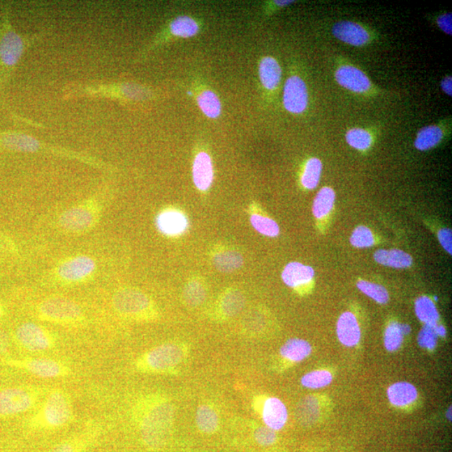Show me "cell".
<instances>
[{"mask_svg":"<svg viewBox=\"0 0 452 452\" xmlns=\"http://www.w3.org/2000/svg\"><path fill=\"white\" fill-rule=\"evenodd\" d=\"M175 408L162 396L151 395L135 407L142 441L150 449H161L170 440L175 423Z\"/></svg>","mask_w":452,"mask_h":452,"instance_id":"6da1fadb","label":"cell"},{"mask_svg":"<svg viewBox=\"0 0 452 452\" xmlns=\"http://www.w3.org/2000/svg\"><path fill=\"white\" fill-rule=\"evenodd\" d=\"M45 36V33L24 36L12 24L11 8L4 4L0 14V89L10 81L24 54Z\"/></svg>","mask_w":452,"mask_h":452,"instance_id":"7a4b0ae2","label":"cell"},{"mask_svg":"<svg viewBox=\"0 0 452 452\" xmlns=\"http://www.w3.org/2000/svg\"><path fill=\"white\" fill-rule=\"evenodd\" d=\"M152 93L146 87L130 82L71 83L62 91L65 100L96 97L119 101H140L150 99Z\"/></svg>","mask_w":452,"mask_h":452,"instance_id":"3957f363","label":"cell"},{"mask_svg":"<svg viewBox=\"0 0 452 452\" xmlns=\"http://www.w3.org/2000/svg\"><path fill=\"white\" fill-rule=\"evenodd\" d=\"M73 417L74 409L69 395L61 388H54L45 395L29 423L31 428L56 430L71 423Z\"/></svg>","mask_w":452,"mask_h":452,"instance_id":"277c9868","label":"cell"},{"mask_svg":"<svg viewBox=\"0 0 452 452\" xmlns=\"http://www.w3.org/2000/svg\"><path fill=\"white\" fill-rule=\"evenodd\" d=\"M186 357L184 346L166 343L157 346L137 358L135 367L145 374H164L178 367Z\"/></svg>","mask_w":452,"mask_h":452,"instance_id":"5b68a950","label":"cell"},{"mask_svg":"<svg viewBox=\"0 0 452 452\" xmlns=\"http://www.w3.org/2000/svg\"><path fill=\"white\" fill-rule=\"evenodd\" d=\"M36 316L45 322L62 326H78L84 320L81 306L73 300L61 297L41 301L36 306Z\"/></svg>","mask_w":452,"mask_h":452,"instance_id":"8992f818","label":"cell"},{"mask_svg":"<svg viewBox=\"0 0 452 452\" xmlns=\"http://www.w3.org/2000/svg\"><path fill=\"white\" fill-rule=\"evenodd\" d=\"M113 309L122 318L131 320H150L155 318L154 303L143 291L134 289H122L114 293Z\"/></svg>","mask_w":452,"mask_h":452,"instance_id":"52a82bcc","label":"cell"},{"mask_svg":"<svg viewBox=\"0 0 452 452\" xmlns=\"http://www.w3.org/2000/svg\"><path fill=\"white\" fill-rule=\"evenodd\" d=\"M43 391L31 386H12L0 391V418L27 413L39 404Z\"/></svg>","mask_w":452,"mask_h":452,"instance_id":"ba28073f","label":"cell"},{"mask_svg":"<svg viewBox=\"0 0 452 452\" xmlns=\"http://www.w3.org/2000/svg\"><path fill=\"white\" fill-rule=\"evenodd\" d=\"M4 365L25 372L35 377L45 379L68 377L73 371L66 363L46 357L6 358Z\"/></svg>","mask_w":452,"mask_h":452,"instance_id":"9c48e42d","label":"cell"},{"mask_svg":"<svg viewBox=\"0 0 452 452\" xmlns=\"http://www.w3.org/2000/svg\"><path fill=\"white\" fill-rule=\"evenodd\" d=\"M0 150L15 152V153L36 154L41 152H48L54 154L73 156L75 158H80L87 161L86 158L79 156L77 154H71L59 147H54L45 145L40 139L32 136V135L15 132V131H6L0 133Z\"/></svg>","mask_w":452,"mask_h":452,"instance_id":"30bf717a","label":"cell"},{"mask_svg":"<svg viewBox=\"0 0 452 452\" xmlns=\"http://www.w3.org/2000/svg\"><path fill=\"white\" fill-rule=\"evenodd\" d=\"M15 340L29 353H43L57 347V337L53 333L33 322L20 324L15 332Z\"/></svg>","mask_w":452,"mask_h":452,"instance_id":"8fae6325","label":"cell"},{"mask_svg":"<svg viewBox=\"0 0 452 452\" xmlns=\"http://www.w3.org/2000/svg\"><path fill=\"white\" fill-rule=\"evenodd\" d=\"M96 268V261L91 256L80 255L63 261L59 265L57 273L62 282L78 283L89 278Z\"/></svg>","mask_w":452,"mask_h":452,"instance_id":"7c38bea8","label":"cell"},{"mask_svg":"<svg viewBox=\"0 0 452 452\" xmlns=\"http://www.w3.org/2000/svg\"><path fill=\"white\" fill-rule=\"evenodd\" d=\"M91 205L73 206L65 210L59 218V224L62 229L70 232L90 230L97 219L96 210Z\"/></svg>","mask_w":452,"mask_h":452,"instance_id":"4fadbf2b","label":"cell"},{"mask_svg":"<svg viewBox=\"0 0 452 452\" xmlns=\"http://www.w3.org/2000/svg\"><path fill=\"white\" fill-rule=\"evenodd\" d=\"M283 105L291 113L305 112L308 105V92L305 82L298 75L286 80L283 90Z\"/></svg>","mask_w":452,"mask_h":452,"instance_id":"5bb4252c","label":"cell"},{"mask_svg":"<svg viewBox=\"0 0 452 452\" xmlns=\"http://www.w3.org/2000/svg\"><path fill=\"white\" fill-rule=\"evenodd\" d=\"M156 226L160 233L175 238L184 234L189 227V219L178 210L168 209L162 211L156 219Z\"/></svg>","mask_w":452,"mask_h":452,"instance_id":"9a60e30c","label":"cell"},{"mask_svg":"<svg viewBox=\"0 0 452 452\" xmlns=\"http://www.w3.org/2000/svg\"><path fill=\"white\" fill-rule=\"evenodd\" d=\"M335 79L345 89L365 93L371 88V82L365 73L353 66H342L337 70Z\"/></svg>","mask_w":452,"mask_h":452,"instance_id":"2e32d148","label":"cell"},{"mask_svg":"<svg viewBox=\"0 0 452 452\" xmlns=\"http://www.w3.org/2000/svg\"><path fill=\"white\" fill-rule=\"evenodd\" d=\"M332 33L337 40L353 46L365 45L370 36L362 25L352 21H340L333 25Z\"/></svg>","mask_w":452,"mask_h":452,"instance_id":"e0dca14e","label":"cell"},{"mask_svg":"<svg viewBox=\"0 0 452 452\" xmlns=\"http://www.w3.org/2000/svg\"><path fill=\"white\" fill-rule=\"evenodd\" d=\"M261 417L265 426L277 432L284 428L289 420V411L280 399L269 397L264 401Z\"/></svg>","mask_w":452,"mask_h":452,"instance_id":"ac0fdd59","label":"cell"},{"mask_svg":"<svg viewBox=\"0 0 452 452\" xmlns=\"http://www.w3.org/2000/svg\"><path fill=\"white\" fill-rule=\"evenodd\" d=\"M193 182L201 191H207L214 181L212 159L205 152H201L194 159L192 166Z\"/></svg>","mask_w":452,"mask_h":452,"instance_id":"d6986e66","label":"cell"},{"mask_svg":"<svg viewBox=\"0 0 452 452\" xmlns=\"http://www.w3.org/2000/svg\"><path fill=\"white\" fill-rule=\"evenodd\" d=\"M337 335L342 344L346 347H354L360 343L361 330L356 315L345 312L340 316L337 323Z\"/></svg>","mask_w":452,"mask_h":452,"instance_id":"ffe728a7","label":"cell"},{"mask_svg":"<svg viewBox=\"0 0 452 452\" xmlns=\"http://www.w3.org/2000/svg\"><path fill=\"white\" fill-rule=\"evenodd\" d=\"M314 268L297 261L287 264L282 273V281L291 289L305 286L314 279Z\"/></svg>","mask_w":452,"mask_h":452,"instance_id":"44dd1931","label":"cell"},{"mask_svg":"<svg viewBox=\"0 0 452 452\" xmlns=\"http://www.w3.org/2000/svg\"><path fill=\"white\" fill-rule=\"evenodd\" d=\"M387 396L388 401L394 407H404L415 402L418 392L411 383L397 382L388 388Z\"/></svg>","mask_w":452,"mask_h":452,"instance_id":"7402d4cb","label":"cell"},{"mask_svg":"<svg viewBox=\"0 0 452 452\" xmlns=\"http://www.w3.org/2000/svg\"><path fill=\"white\" fill-rule=\"evenodd\" d=\"M282 68L279 63L271 57H264L259 65V77L261 84L268 91L278 87L282 79Z\"/></svg>","mask_w":452,"mask_h":452,"instance_id":"603a6c76","label":"cell"},{"mask_svg":"<svg viewBox=\"0 0 452 452\" xmlns=\"http://www.w3.org/2000/svg\"><path fill=\"white\" fill-rule=\"evenodd\" d=\"M374 257L376 263L393 268H408L413 263L411 255L398 249L379 250L374 253Z\"/></svg>","mask_w":452,"mask_h":452,"instance_id":"cb8c5ba5","label":"cell"},{"mask_svg":"<svg viewBox=\"0 0 452 452\" xmlns=\"http://www.w3.org/2000/svg\"><path fill=\"white\" fill-rule=\"evenodd\" d=\"M312 349V346L307 341L291 339L282 346L280 354L287 361L300 363L310 356Z\"/></svg>","mask_w":452,"mask_h":452,"instance_id":"d4e9b609","label":"cell"},{"mask_svg":"<svg viewBox=\"0 0 452 452\" xmlns=\"http://www.w3.org/2000/svg\"><path fill=\"white\" fill-rule=\"evenodd\" d=\"M196 423L201 432L208 435L214 433L219 424L217 411L209 404L200 405L196 411Z\"/></svg>","mask_w":452,"mask_h":452,"instance_id":"484cf974","label":"cell"},{"mask_svg":"<svg viewBox=\"0 0 452 452\" xmlns=\"http://www.w3.org/2000/svg\"><path fill=\"white\" fill-rule=\"evenodd\" d=\"M443 138V131L437 125L426 126L417 133L415 147L420 151H428L439 145Z\"/></svg>","mask_w":452,"mask_h":452,"instance_id":"4316f807","label":"cell"},{"mask_svg":"<svg viewBox=\"0 0 452 452\" xmlns=\"http://www.w3.org/2000/svg\"><path fill=\"white\" fill-rule=\"evenodd\" d=\"M416 315L421 322L429 326H436L438 324L440 315L436 305L428 297H421L415 302Z\"/></svg>","mask_w":452,"mask_h":452,"instance_id":"83f0119b","label":"cell"},{"mask_svg":"<svg viewBox=\"0 0 452 452\" xmlns=\"http://www.w3.org/2000/svg\"><path fill=\"white\" fill-rule=\"evenodd\" d=\"M336 194L335 190L323 187L319 190L314 198L312 212L316 219H323L331 212L335 205Z\"/></svg>","mask_w":452,"mask_h":452,"instance_id":"f1b7e54d","label":"cell"},{"mask_svg":"<svg viewBox=\"0 0 452 452\" xmlns=\"http://www.w3.org/2000/svg\"><path fill=\"white\" fill-rule=\"evenodd\" d=\"M198 108L207 117L215 118L221 116V103L218 96L213 91L206 90L197 97Z\"/></svg>","mask_w":452,"mask_h":452,"instance_id":"f546056e","label":"cell"},{"mask_svg":"<svg viewBox=\"0 0 452 452\" xmlns=\"http://www.w3.org/2000/svg\"><path fill=\"white\" fill-rule=\"evenodd\" d=\"M200 27L191 17L180 16L173 20L170 25V31L173 36L180 38H191L196 36Z\"/></svg>","mask_w":452,"mask_h":452,"instance_id":"4dcf8cb0","label":"cell"},{"mask_svg":"<svg viewBox=\"0 0 452 452\" xmlns=\"http://www.w3.org/2000/svg\"><path fill=\"white\" fill-rule=\"evenodd\" d=\"M323 163L316 158H312L306 163L302 175L301 183L307 189H314L318 186L322 175Z\"/></svg>","mask_w":452,"mask_h":452,"instance_id":"1f68e13d","label":"cell"},{"mask_svg":"<svg viewBox=\"0 0 452 452\" xmlns=\"http://www.w3.org/2000/svg\"><path fill=\"white\" fill-rule=\"evenodd\" d=\"M213 263L219 271L231 272L242 267L243 257L236 251H224L214 256Z\"/></svg>","mask_w":452,"mask_h":452,"instance_id":"d6a6232c","label":"cell"},{"mask_svg":"<svg viewBox=\"0 0 452 452\" xmlns=\"http://www.w3.org/2000/svg\"><path fill=\"white\" fill-rule=\"evenodd\" d=\"M333 381L330 372L324 370L309 372L301 379L302 386L311 390H319L329 386Z\"/></svg>","mask_w":452,"mask_h":452,"instance_id":"836d02e7","label":"cell"},{"mask_svg":"<svg viewBox=\"0 0 452 452\" xmlns=\"http://www.w3.org/2000/svg\"><path fill=\"white\" fill-rule=\"evenodd\" d=\"M250 219L252 227L261 235L268 238H276L280 233V228L277 223L271 218L253 214Z\"/></svg>","mask_w":452,"mask_h":452,"instance_id":"e575fe53","label":"cell"},{"mask_svg":"<svg viewBox=\"0 0 452 452\" xmlns=\"http://www.w3.org/2000/svg\"><path fill=\"white\" fill-rule=\"evenodd\" d=\"M404 335L401 324L397 322H391L388 325L384 332V342L388 351L395 352L402 345Z\"/></svg>","mask_w":452,"mask_h":452,"instance_id":"d590c367","label":"cell"},{"mask_svg":"<svg viewBox=\"0 0 452 452\" xmlns=\"http://www.w3.org/2000/svg\"><path fill=\"white\" fill-rule=\"evenodd\" d=\"M346 141L353 149L365 151L370 149L373 139L367 131L362 129H352L346 133Z\"/></svg>","mask_w":452,"mask_h":452,"instance_id":"8d00e7d4","label":"cell"},{"mask_svg":"<svg viewBox=\"0 0 452 452\" xmlns=\"http://www.w3.org/2000/svg\"><path fill=\"white\" fill-rule=\"evenodd\" d=\"M357 287L363 294L373 299L376 302L386 304L390 299L387 290L383 286L376 283L360 280L357 282Z\"/></svg>","mask_w":452,"mask_h":452,"instance_id":"74e56055","label":"cell"},{"mask_svg":"<svg viewBox=\"0 0 452 452\" xmlns=\"http://www.w3.org/2000/svg\"><path fill=\"white\" fill-rule=\"evenodd\" d=\"M245 305V298L239 291H231L221 300V307L223 314L228 316L238 314Z\"/></svg>","mask_w":452,"mask_h":452,"instance_id":"f35d334b","label":"cell"},{"mask_svg":"<svg viewBox=\"0 0 452 452\" xmlns=\"http://www.w3.org/2000/svg\"><path fill=\"white\" fill-rule=\"evenodd\" d=\"M319 407L318 403L312 397L301 400L298 407V416L302 424H310L311 422L316 419L318 415Z\"/></svg>","mask_w":452,"mask_h":452,"instance_id":"ab89813d","label":"cell"},{"mask_svg":"<svg viewBox=\"0 0 452 452\" xmlns=\"http://www.w3.org/2000/svg\"><path fill=\"white\" fill-rule=\"evenodd\" d=\"M184 298L186 303L191 307L200 306L206 298L205 287L198 282H191L185 286Z\"/></svg>","mask_w":452,"mask_h":452,"instance_id":"60d3db41","label":"cell"},{"mask_svg":"<svg viewBox=\"0 0 452 452\" xmlns=\"http://www.w3.org/2000/svg\"><path fill=\"white\" fill-rule=\"evenodd\" d=\"M350 242L357 248H367L373 247L375 240L374 235L369 228L360 226L353 232Z\"/></svg>","mask_w":452,"mask_h":452,"instance_id":"b9f144b4","label":"cell"},{"mask_svg":"<svg viewBox=\"0 0 452 452\" xmlns=\"http://www.w3.org/2000/svg\"><path fill=\"white\" fill-rule=\"evenodd\" d=\"M434 327L435 326L425 325V326L421 328L417 339L418 344H419L421 348L433 350L437 347L438 337L436 332H435Z\"/></svg>","mask_w":452,"mask_h":452,"instance_id":"7bdbcfd3","label":"cell"},{"mask_svg":"<svg viewBox=\"0 0 452 452\" xmlns=\"http://www.w3.org/2000/svg\"><path fill=\"white\" fill-rule=\"evenodd\" d=\"M86 439L78 437L60 443L50 452H81L86 446Z\"/></svg>","mask_w":452,"mask_h":452,"instance_id":"ee69618b","label":"cell"},{"mask_svg":"<svg viewBox=\"0 0 452 452\" xmlns=\"http://www.w3.org/2000/svg\"><path fill=\"white\" fill-rule=\"evenodd\" d=\"M254 437L256 442L263 446L273 445L277 438L276 432L265 425L256 430Z\"/></svg>","mask_w":452,"mask_h":452,"instance_id":"f6af8a7d","label":"cell"},{"mask_svg":"<svg viewBox=\"0 0 452 452\" xmlns=\"http://www.w3.org/2000/svg\"><path fill=\"white\" fill-rule=\"evenodd\" d=\"M438 239L443 248L451 255L452 234L450 229L444 228L438 232Z\"/></svg>","mask_w":452,"mask_h":452,"instance_id":"bcb514c9","label":"cell"},{"mask_svg":"<svg viewBox=\"0 0 452 452\" xmlns=\"http://www.w3.org/2000/svg\"><path fill=\"white\" fill-rule=\"evenodd\" d=\"M437 24L439 28L446 35L451 36L452 34V15L451 13H446V14L439 16L437 19Z\"/></svg>","mask_w":452,"mask_h":452,"instance_id":"7dc6e473","label":"cell"},{"mask_svg":"<svg viewBox=\"0 0 452 452\" xmlns=\"http://www.w3.org/2000/svg\"><path fill=\"white\" fill-rule=\"evenodd\" d=\"M13 251H15L14 245L10 240L0 235V256L10 254Z\"/></svg>","mask_w":452,"mask_h":452,"instance_id":"c3c4849f","label":"cell"},{"mask_svg":"<svg viewBox=\"0 0 452 452\" xmlns=\"http://www.w3.org/2000/svg\"><path fill=\"white\" fill-rule=\"evenodd\" d=\"M10 339L6 332L0 330V356H4L10 350Z\"/></svg>","mask_w":452,"mask_h":452,"instance_id":"681fc988","label":"cell"},{"mask_svg":"<svg viewBox=\"0 0 452 452\" xmlns=\"http://www.w3.org/2000/svg\"><path fill=\"white\" fill-rule=\"evenodd\" d=\"M441 87L443 92L446 95L452 96V78L451 77H446L441 82Z\"/></svg>","mask_w":452,"mask_h":452,"instance_id":"f907efd6","label":"cell"},{"mask_svg":"<svg viewBox=\"0 0 452 452\" xmlns=\"http://www.w3.org/2000/svg\"><path fill=\"white\" fill-rule=\"evenodd\" d=\"M434 328H435V332H436L437 337H446V329L444 326H442V325L437 324L436 326L434 327Z\"/></svg>","mask_w":452,"mask_h":452,"instance_id":"816d5d0a","label":"cell"},{"mask_svg":"<svg viewBox=\"0 0 452 452\" xmlns=\"http://www.w3.org/2000/svg\"><path fill=\"white\" fill-rule=\"evenodd\" d=\"M401 329H402L404 335H408L411 332V328L408 324H401Z\"/></svg>","mask_w":452,"mask_h":452,"instance_id":"f5cc1de1","label":"cell"},{"mask_svg":"<svg viewBox=\"0 0 452 452\" xmlns=\"http://www.w3.org/2000/svg\"><path fill=\"white\" fill-rule=\"evenodd\" d=\"M275 3H276L279 6H289V4L293 3V1H276Z\"/></svg>","mask_w":452,"mask_h":452,"instance_id":"db71d44e","label":"cell"},{"mask_svg":"<svg viewBox=\"0 0 452 452\" xmlns=\"http://www.w3.org/2000/svg\"><path fill=\"white\" fill-rule=\"evenodd\" d=\"M446 418H447V420H449L450 421H451V407L447 409Z\"/></svg>","mask_w":452,"mask_h":452,"instance_id":"11a10c76","label":"cell"},{"mask_svg":"<svg viewBox=\"0 0 452 452\" xmlns=\"http://www.w3.org/2000/svg\"><path fill=\"white\" fill-rule=\"evenodd\" d=\"M4 314V310H3V307L1 303H0V319H2V316H3Z\"/></svg>","mask_w":452,"mask_h":452,"instance_id":"9f6ffc18","label":"cell"},{"mask_svg":"<svg viewBox=\"0 0 452 452\" xmlns=\"http://www.w3.org/2000/svg\"><path fill=\"white\" fill-rule=\"evenodd\" d=\"M188 94H189V95H192V93H191V92H188Z\"/></svg>","mask_w":452,"mask_h":452,"instance_id":"6f0895ef","label":"cell"},{"mask_svg":"<svg viewBox=\"0 0 452 452\" xmlns=\"http://www.w3.org/2000/svg\"><path fill=\"white\" fill-rule=\"evenodd\" d=\"M435 300H436V301H437V300H438L437 297H435Z\"/></svg>","mask_w":452,"mask_h":452,"instance_id":"680465c9","label":"cell"}]
</instances>
